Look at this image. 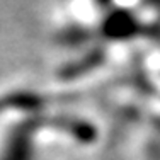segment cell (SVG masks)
I'll list each match as a JSON object with an SVG mask.
<instances>
[{
    "label": "cell",
    "instance_id": "cell-1",
    "mask_svg": "<svg viewBox=\"0 0 160 160\" xmlns=\"http://www.w3.org/2000/svg\"><path fill=\"white\" fill-rule=\"evenodd\" d=\"M36 123L21 121L10 126L0 140V160H36Z\"/></svg>",
    "mask_w": 160,
    "mask_h": 160
}]
</instances>
